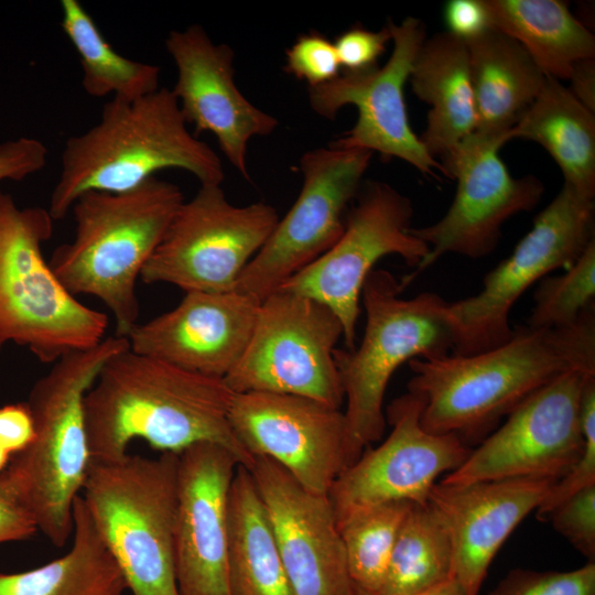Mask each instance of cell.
<instances>
[{"mask_svg": "<svg viewBox=\"0 0 595 595\" xmlns=\"http://www.w3.org/2000/svg\"><path fill=\"white\" fill-rule=\"evenodd\" d=\"M408 391L422 401L421 425L434 434L478 439L554 378L595 375V306L570 326L513 329L504 344L474 355L414 358Z\"/></svg>", "mask_w": 595, "mask_h": 595, "instance_id": "cell-1", "label": "cell"}, {"mask_svg": "<svg viewBox=\"0 0 595 595\" xmlns=\"http://www.w3.org/2000/svg\"><path fill=\"white\" fill-rule=\"evenodd\" d=\"M224 379L176 367L129 348L109 358L85 397L90 459L125 457L133 440L180 454L199 442L229 450L250 468L255 457L236 437Z\"/></svg>", "mask_w": 595, "mask_h": 595, "instance_id": "cell-2", "label": "cell"}, {"mask_svg": "<svg viewBox=\"0 0 595 595\" xmlns=\"http://www.w3.org/2000/svg\"><path fill=\"white\" fill-rule=\"evenodd\" d=\"M166 169L186 171L201 185L224 180L219 155L190 132L171 89L132 101L111 98L96 125L65 142L47 209L63 219L84 193L127 192Z\"/></svg>", "mask_w": 595, "mask_h": 595, "instance_id": "cell-3", "label": "cell"}, {"mask_svg": "<svg viewBox=\"0 0 595 595\" xmlns=\"http://www.w3.org/2000/svg\"><path fill=\"white\" fill-rule=\"evenodd\" d=\"M183 202L177 185L155 176L127 192L84 193L72 206L74 238L48 263L69 293L110 310L116 336L127 338L139 323L137 281Z\"/></svg>", "mask_w": 595, "mask_h": 595, "instance_id": "cell-4", "label": "cell"}, {"mask_svg": "<svg viewBox=\"0 0 595 595\" xmlns=\"http://www.w3.org/2000/svg\"><path fill=\"white\" fill-rule=\"evenodd\" d=\"M129 348L126 337L69 353L32 387L28 405L34 420L33 442L13 455L7 469L32 511L37 530L55 547L73 533V505L83 490L90 453L84 401L106 361Z\"/></svg>", "mask_w": 595, "mask_h": 595, "instance_id": "cell-5", "label": "cell"}, {"mask_svg": "<svg viewBox=\"0 0 595 595\" xmlns=\"http://www.w3.org/2000/svg\"><path fill=\"white\" fill-rule=\"evenodd\" d=\"M402 292L390 271L374 269L361 290V342L353 349L334 350L346 402L348 466L383 435V398L394 371L414 358L443 357L452 350L446 301L431 292L403 299Z\"/></svg>", "mask_w": 595, "mask_h": 595, "instance_id": "cell-6", "label": "cell"}, {"mask_svg": "<svg viewBox=\"0 0 595 595\" xmlns=\"http://www.w3.org/2000/svg\"><path fill=\"white\" fill-rule=\"evenodd\" d=\"M47 208H20L0 191V350L13 342L40 361L98 345L108 317L77 300L43 256L53 234Z\"/></svg>", "mask_w": 595, "mask_h": 595, "instance_id": "cell-7", "label": "cell"}, {"mask_svg": "<svg viewBox=\"0 0 595 595\" xmlns=\"http://www.w3.org/2000/svg\"><path fill=\"white\" fill-rule=\"evenodd\" d=\"M177 469L174 453L90 459L82 497L132 595H180L174 566Z\"/></svg>", "mask_w": 595, "mask_h": 595, "instance_id": "cell-8", "label": "cell"}, {"mask_svg": "<svg viewBox=\"0 0 595 595\" xmlns=\"http://www.w3.org/2000/svg\"><path fill=\"white\" fill-rule=\"evenodd\" d=\"M594 230V199L563 184L511 255L484 277L482 290L445 302L453 355H474L507 342L513 334L509 314L518 299L549 272L572 267L595 239Z\"/></svg>", "mask_w": 595, "mask_h": 595, "instance_id": "cell-9", "label": "cell"}, {"mask_svg": "<svg viewBox=\"0 0 595 595\" xmlns=\"http://www.w3.org/2000/svg\"><path fill=\"white\" fill-rule=\"evenodd\" d=\"M343 326L325 304L278 290L260 302L246 349L224 378L235 393L306 397L340 409L344 390L334 360Z\"/></svg>", "mask_w": 595, "mask_h": 595, "instance_id": "cell-10", "label": "cell"}, {"mask_svg": "<svg viewBox=\"0 0 595 595\" xmlns=\"http://www.w3.org/2000/svg\"><path fill=\"white\" fill-rule=\"evenodd\" d=\"M279 218L269 204L236 206L227 199L221 184L201 185L175 212L140 278L185 292L232 291Z\"/></svg>", "mask_w": 595, "mask_h": 595, "instance_id": "cell-11", "label": "cell"}, {"mask_svg": "<svg viewBox=\"0 0 595 595\" xmlns=\"http://www.w3.org/2000/svg\"><path fill=\"white\" fill-rule=\"evenodd\" d=\"M413 205L382 181L364 182L346 215L339 239L279 289L329 307L343 326L346 348L356 347L363 285L385 256H400L416 269L429 247L411 232Z\"/></svg>", "mask_w": 595, "mask_h": 595, "instance_id": "cell-12", "label": "cell"}, {"mask_svg": "<svg viewBox=\"0 0 595 595\" xmlns=\"http://www.w3.org/2000/svg\"><path fill=\"white\" fill-rule=\"evenodd\" d=\"M371 158L370 151L332 144L305 152L300 160L299 196L232 291L262 301L325 253L344 231Z\"/></svg>", "mask_w": 595, "mask_h": 595, "instance_id": "cell-13", "label": "cell"}, {"mask_svg": "<svg viewBox=\"0 0 595 595\" xmlns=\"http://www.w3.org/2000/svg\"><path fill=\"white\" fill-rule=\"evenodd\" d=\"M506 143L474 132L443 163L446 177L456 181L455 196L440 220L411 228L428 245L429 253L400 281L403 290L446 253L472 259L488 256L499 241L502 225L540 202L542 182L533 175L512 176L499 158Z\"/></svg>", "mask_w": 595, "mask_h": 595, "instance_id": "cell-14", "label": "cell"}, {"mask_svg": "<svg viewBox=\"0 0 595 595\" xmlns=\"http://www.w3.org/2000/svg\"><path fill=\"white\" fill-rule=\"evenodd\" d=\"M389 24L393 47L387 63L363 72H342L326 84L310 87V106L328 120H334L347 105L356 107L355 125L332 145L397 158L425 175L441 178L446 172L412 131L404 100V85L426 39L424 23L407 17L399 24L392 21Z\"/></svg>", "mask_w": 595, "mask_h": 595, "instance_id": "cell-15", "label": "cell"}, {"mask_svg": "<svg viewBox=\"0 0 595 595\" xmlns=\"http://www.w3.org/2000/svg\"><path fill=\"white\" fill-rule=\"evenodd\" d=\"M588 376L595 375L570 371L536 390L441 482L562 478L584 452L581 397Z\"/></svg>", "mask_w": 595, "mask_h": 595, "instance_id": "cell-16", "label": "cell"}, {"mask_svg": "<svg viewBox=\"0 0 595 595\" xmlns=\"http://www.w3.org/2000/svg\"><path fill=\"white\" fill-rule=\"evenodd\" d=\"M421 410V399L409 391L388 405V437L375 448L367 447L328 493L337 524L358 510L381 504L429 502L436 478L468 457L472 448L459 436L424 430Z\"/></svg>", "mask_w": 595, "mask_h": 595, "instance_id": "cell-17", "label": "cell"}, {"mask_svg": "<svg viewBox=\"0 0 595 595\" xmlns=\"http://www.w3.org/2000/svg\"><path fill=\"white\" fill-rule=\"evenodd\" d=\"M229 422L253 456L273 459L305 489L328 495L348 467L344 411L288 393H235Z\"/></svg>", "mask_w": 595, "mask_h": 595, "instance_id": "cell-18", "label": "cell"}, {"mask_svg": "<svg viewBox=\"0 0 595 595\" xmlns=\"http://www.w3.org/2000/svg\"><path fill=\"white\" fill-rule=\"evenodd\" d=\"M237 457L199 442L178 454L174 566L180 595H230L229 493Z\"/></svg>", "mask_w": 595, "mask_h": 595, "instance_id": "cell-19", "label": "cell"}, {"mask_svg": "<svg viewBox=\"0 0 595 595\" xmlns=\"http://www.w3.org/2000/svg\"><path fill=\"white\" fill-rule=\"evenodd\" d=\"M177 77L171 89L196 133L210 132L229 163L246 178L248 144L271 134L279 121L256 107L235 82L234 51L216 44L199 24L172 30L165 39Z\"/></svg>", "mask_w": 595, "mask_h": 595, "instance_id": "cell-20", "label": "cell"}, {"mask_svg": "<svg viewBox=\"0 0 595 595\" xmlns=\"http://www.w3.org/2000/svg\"><path fill=\"white\" fill-rule=\"evenodd\" d=\"M294 595H359L328 495L305 489L273 459L249 468Z\"/></svg>", "mask_w": 595, "mask_h": 595, "instance_id": "cell-21", "label": "cell"}, {"mask_svg": "<svg viewBox=\"0 0 595 595\" xmlns=\"http://www.w3.org/2000/svg\"><path fill=\"white\" fill-rule=\"evenodd\" d=\"M260 302L235 291L185 292L173 310L138 323L127 336L129 347L182 369L224 379L246 349Z\"/></svg>", "mask_w": 595, "mask_h": 595, "instance_id": "cell-22", "label": "cell"}, {"mask_svg": "<svg viewBox=\"0 0 595 595\" xmlns=\"http://www.w3.org/2000/svg\"><path fill=\"white\" fill-rule=\"evenodd\" d=\"M556 480L522 477L468 484L436 483L429 504L443 521L454 551V578L478 595L488 567L515 528Z\"/></svg>", "mask_w": 595, "mask_h": 595, "instance_id": "cell-23", "label": "cell"}, {"mask_svg": "<svg viewBox=\"0 0 595 595\" xmlns=\"http://www.w3.org/2000/svg\"><path fill=\"white\" fill-rule=\"evenodd\" d=\"M409 82L413 94L430 106L420 140L443 165L476 129L466 42L447 31L425 39Z\"/></svg>", "mask_w": 595, "mask_h": 595, "instance_id": "cell-24", "label": "cell"}, {"mask_svg": "<svg viewBox=\"0 0 595 595\" xmlns=\"http://www.w3.org/2000/svg\"><path fill=\"white\" fill-rule=\"evenodd\" d=\"M465 42L475 133L508 142L509 131L538 97L547 76L518 42L496 29Z\"/></svg>", "mask_w": 595, "mask_h": 595, "instance_id": "cell-25", "label": "cell"}, {"mask_svg": "<svg viewBox=\"0 0 595 595\" xmlns=\"http://www.w3.org/2000/svg\"><path fill=\"white\" fill-rule=\"evenodd\" d=\"M539 143L580 195L595 196V116L560 80L547 77L538 97L508 133Z\"/></svg>", "mask_w": 595, "mask_h": 595, "instance_id": "cell-26", "label": "cell"}, {"mask_svg": "<svg viewBox=\"0 0 595 595\" xmlns=\"http://www.w3.org/2000/svg\"><path fill=\"white\" fill-rule=\"evenodd\" d=\"M490 25L518 42L541 72L567 80L573 66L595 57V36L559 0H483Z\"/></svg>", "mask_w": 595, "mask_h": 595, "instance_id": "cell-27", "label": "cell"}, {"mask_svg": "<svg viewBox=\"0 0 595 595\" xmlns=\"http://www.w3.org/2000/svg\"><path fill=\"white\" fill-rule=\"evenodd\" d=\"M73 533L65 555L30 571L0 574V595H125L127 581L80 495L73 505Z\"/></svg>", "mask_w": 595, "mask_h": 595, "instance_id": "cell-28", "label": "cell"}, {"mask_svg": "<svg viewBox=\"0 0 595 595\" xmlns=\"http://www.w3.org/2000/svg\"><path fill=\"white\" fill-rule=\"evenodd\" d=\"M230 595H294L252 476L237 467L229 493Z\"/></svg>", "mask_w": 595, "mask_h": 595, "instance_id": "cell-29", "label": "cell"}, {"mask_svg": "<svg viewBox=\"0 0 595 595\" xmlns=\"http://www.w3.org/2000/svg\"><path fill=\"white\" fill-rule=\"evenodd\" d=\"M61 9V25L78 55L87 95L132 101L160 88V67L118 53L78 0H62Z\"/></svg>", "mask_w": 595, "mask_h": 595, "instance_id": "cell-30", "label": "cell"}, {"mask_svg": "<svg viewBox=\"0 0 595 595\" xmlns=\"http://www.w3.org/2000/svg\"><path fill=\"white\" fill-rule=\"evenodd\" d=\"M454 578L450 534L433 507L410 505L378 595H414Z\"/></svg>", "mask_w": 595, "mask_h": 595, "instance_id": "cell-31", "label": "cell"}, {"mask_svg": "<svg viewBox=\"0 0 595 595\" xmlns=\"http://www.w3.org/2000/svg\"><path fill=\"white\" fill-rule=\"evenodd\" d=\"M410 505L381 504L358 510L337 524L348 573L359 595H378Z\"/></svg>", "mask_w": 595, "mask_h": 595, "instance_id": "cell-32", "label": "cell"}, {"mask_svg": "<svg viewBox=\"0 0 595 595\" xmlns=\"http://www.w3.org/2000/svg\"><path fill=\"white\" fill-rule=\"evenodd\" d=\"M594 298L595 239L564 273L544 277L537 283L534 306L526 326L532 329L570 326L594 305Z\"/></svg>", "mask_w": 595, "mask_h": 595, "instance_id": "cell-33", "label": "cell"}, {"mask_svg": "<svg viewBox=\"0 0 595 595\" xmlns=\"http://www.w3.org/2000/svg\"><path fill=\"white\" fill-rule=\"evenodd\" d=\"M581 424L585 441L584 452L569 473L554 483L536 510L541 521H547L552 510L567 497L595 484V376H588L583 386Z\"/></svg>", "mask_w": 595, "mask_h": 595, "instance_id": "cell-34", "label": "cell"}, {"mask_svg": "<svg viewBox=\"0 0 595 595\" xmlns=\"http://www.w3.org/2000/svg\"><path fill=\"white\" fill-rule=\"evenodd\" d=\"M489 595H595V562L566 572L512 570Z\"/></svg>", "mask_w": 595, "mask_h": 595, "instance_id": "cell-35", "label": "cell"}, {"mask_svg": "<svg viewBox=\"0 0 595 595\" xmlns=\"http://www.w3.org/2000/svg\"><path fill=\"white\" fill-rule=\"evenodd\" d=\"M284 71L310 88L335 79L342 67L334 42L312 31L300 35L286 50Z\"/></svg>", "mask_w": 595, "mask_h": 595, "instance_id": "cell-36", "label": "cell"}, {"mask_svg": "<svg viewBox=\"0 0 595 595\" xmlns=\"http://www.w3.org/2000/svg\"><path fill=\"white\" fill-rule=\"evenodd\" d=\"M547 521H551L588 562H595V484L563 500Z\"/></svg>", "mask_w": 595, "mask_h": 595, "instance_id": "cell-37", "label": "cell"}, {"mask_svg": "<svg viewBox=\"0 0 595 595\" xmlns=\"http://www.w3.org/2000/svg\"><path fill=\"white\" fill-rule=\"evenodd\" d=\"M391 40L389 22L379 31L355 26L343 32L334 41L343 72H363L378 66L377 62Z\"/></svg>", "mask_w": 595, "mask_h": 595, "instance_id": "cell-38", "label": "cell"}, {"mask_svg": "<svg viewBox=\"0 0 595 595\" xmlns=\"http://www.w3.org/2000/svg\"><path fill=\"white\" fill-rule=\"evenodd\" d=\"M36 531L35 518L6 468L0 473V543L28 539Z\"/></svg>", "mask_w": 595, "mask_h": 595, "instance_id": "cell-39", "label": "cell"}, {"mask_svg": "<svg viewBox=\"0 0 595 595\" xmlns=\"http://www.w3.org/2000/svg\"><path fill=\"white\" fill-rule=\"evenodd\" d=\"M47 148L32 137H19L0 144V182H20L40 172L47 162Z\"/></svg>", "mask_w": 595, "mask_h": 595, "instance_id": "cell-40", "label": "cell"}, {"mask_svg": "<svg viewBox=\"0 0 595 595\" xmlns=\"http://www.w3.org/2000/svg\"><path fill=\"white\" fill-rule=\"evenodd\" d=\"M34 435V420L26 402L0 407V446L11 456L28 448Z\"/></svg>", "mask_w": 595, "mask_h": 595, "instance_id": "cell-41", "label": "cell"}, {"mask_svg": "<svg viewBox=\"0 0 595 595\" xmlns=\"http://www.w3.org/2000/svg\"><path fill=\"white\" fill-rule=\"evenodd\" d=\"M447 32L467 41L491 29L483 0H451L444 8Z\"/></svg>", "mask_w": 595, "mask_h": 595, "instance_id": "cell-42", "label": "cell"}, {"mask_svg": "<svg viewBox=\"0 0 595 595\" xmlns=\"http://www.w3.org/2000/svg\"><path fill=\"white\" fill-rule=\"evenodd\" d=\"M574 97L595 112V57L577 62L567 78Z\"/></svg>", "mask_w": 595, "mask_h": 595, "instance_id": "cell-43", "label": "cell"}, {"mask_svg": "<svg viewBox=\"0 0 595 595\" xmlns=\"http://www.w3.org/2000/svg\"><path fill=\"white\" fill-rule=\"evenodd\" d=\"M414 595H466L455 578L447 580Z\"/></svg>", "mask_w": 595, "mask_h": 595, "instance_id": "cell-44", "label": "cell"}, {"mask_svg": "<svg viewBox=\"0 0 595 595\" xmlns=\"http://www.w3.org/2000/svg\"><path fill=\"white\" fill-rule=\"evenodd\" d=\"M11 458V455L0 446V473L8 467Z\"/></svg>", "mask_w": 595, "mask_h": 595, "instance_id": "cell-45", "label": "cell"}]
</instances>
